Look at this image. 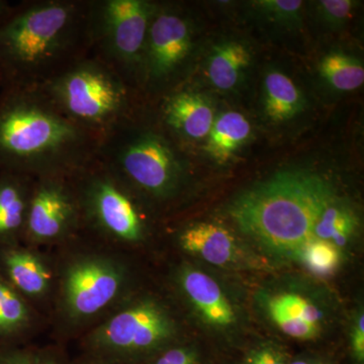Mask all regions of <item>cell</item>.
<instances>
[{
  "instance_id": "obj_1",
  "label": "cell",
  "mask_w": 364,
  "mask_h": 364,
  "mask_svg": "<svg viewBox=\"0 0 364 364\" xmlns=\"http://www.w3.org/2000/svg\"><path fill=\"white\" fill-rule=\"evenodd\" d=\"M100 138L72 122L40 86L0 88V171L75 176L97 159Z\"/></svg>"
},
{
  "instance_id": "obj_2",
  "label": "cell",
  "mask_w": 364,
  "mask_h": 364,
  "mask_svg": "<svg viewBox=\"0 0 364 364\" xmlns=\"http://www.w3.org/2000/svg\"><path fill=\"white\" fill-rule=\"evenodd\" d=\"M91 0H25L0 26L4 85L40 86L90 56Z\"/></svg>"
},
{
  "instance_id": "obj_3",
  "label": "cell",
  "mask_w": 364,
  "mask_h": 364,
  "mask_svg": "<svg viewBox=\"0 0 364 364\" xmlns=\"http://www.w3.org/2000/svg\"><path fill=\"white\" fill-rule=\"evenodd\" d=\"M336 200L331 184L318 174L287 171L250 189L232 205L239 229L260 248L279 258L296 259L313 240L314 227Z\"/></svg>"
},
{
  "instance_id": "obj_4",
  "label": "cell",
  "mask_w": 364,
  "mask_h": 364,
  "mask_svg": "<svg viewBox=\"0 0 364 364\" xmlns=\"http://www.w3.org/2000/svg\"><path fill=\"white\" fill-rule=\"evenodd\" d=\"M157 126L144 121L139 105L100 139L97 159L136 196L162 203L178 195L184 165L168 134Z\"/></svg>"
},
{
  "instance_id": "obj_5",
  "label": "cell",
  "mask_w": 364,
  "mask_h": 364,
  "mask_svg": "<svg viewBox=\"0 0 364 364\" xmlns=\"http://www.w3.org/2000/svg\"><path fill=\"white\" fill-rule=\"evenodd\" d=\"M72 122L102 138L140 105V93L95 57L40 85Z\"/></svg>"
},
{
  "instance_id": "obj_6",
  "label": "cell",
  "mask_w": 364,
  "mask_h": 364,
  "mask_svg": "<svg viewBox=\"0 0 364 364\" xmlns=\"http://www.w3.org/2000/svg\"><path fill=\"white\" fill-rule=\"evenodd\" d=\"M154 9L155 4L148 0H91V56L109 67L139 93Z\"/></svg>"
},
{
  "instance_id": "obj_7",
  "label": "cell",
  "mask_w": 364,
  "mask_h": 364,
  "mask_svg": "<svg viewBox=\"0 0 364 364\" xmlns=\"http://www.w3.org/2000/svg\"><path fill=\"white\" fill-rule=\"evenodd\" d=\"M81 225L122 243H138L146 234L138 196L97 159L70 177Z\"/></svg>"
},
{
  "instance_id": "obj_8",
  "label": "cell",
  "mask_w": 364,
  "mask_h": 364,
  "mask_svg": "<svg viewBox=\"0 0 364 364\" xmlns=\"http://www.w3.org/2000/svg\"><path fill=\"white\" fill-rule=\"evenodd\" d=\"M176 323L152 299L138 301L100 326L90 339L97 358L114 363L151 358L176 339Z\"/></svg>"
},
{
  "instance_id": "obj_9",
  "label": "cell",
  "mask_w": 364,
  "mask_h": 364,
  "mask_svg": "<svg viewBox=\"0 0 364 364\" xmlns=\"http://www.w3.org/2000/svg\"><path fill=\"white\" fill-rule=\"evenodd\" d=\"M193 50V30L174 7L155 4L144 53L141 90H159L181 70Z\"/></svg>"
},
{
  "instance_id": "obj_10",
  "label": "cell",
  "mask_w": 364,
  "mask_h": 364,
  "mask_svg": "<svg viewBox=\"0 0 364 364\" xmlns=\"http://www.w3.org/2000/svg\"><path fill=\"white\" fill-rule=\"evenodd\" d=\"M80 226V210L70 177L36 178L23 237L41 243L61 240Z\"/></svg>"
},
{
  "instance_id": "obj_11",
  "label": "cell",
  "mask_w": 364,
  "mask_h": 364,
  "mask_svg": "<svg viewBox=\"0 0 364 364\" xmlns=\"http://www.w3.org/2000/svg\"><path fill=\"white\" fill-rule=\"evenodd\" d=\"M124 280L123 268L114 261L102 257L76 261L64 279L66 312L75 320L97 315L119 296Z\"/></svg>"
},
{
  "instance_id": "obj_12",
  "label": "cell",
  "mask_w": 364,
  "mask_h": 364,
  "mask_svg": "<svg viewBox=\"0 0 364 364\" xmlns=\"http://www.w3.org/2000/svg\"><path fill=\"white\" fill-rule=\"evenodd\" d=\"M159 123L172 136L200 140L210 134L215 122L212 105L200 93L173 90L161 97Z\"/></svg>"
},
{
  "instance_id": "obj_13",
  "label": "cell",
  "mask_w": 364,
  "mask_h": 364,
  "mask_svg": "<svg viewBox=\"0 0 364 364\" xmlns=\"http://www.w3.org/2000/svg\"><path fill=\"white\" fill-rule=\"evenodd\" d=\"M178 284L198 318L218 330H228L237 324L233 304L219 282L207 272L191 267L181 268Z\"/></svg>"
},
{
  "instance_id": "obj_14",
  "label": "cell",
  "mask_w": 364,
  "mask_h": 364,
  "mask_svg": "<svg viewBox=\"0 0 364 364\" xmlns=\"http://www.w3.org/2000/svg\"><path fill=\"white\" fill-rule=\"evenodd\" d=\"M178 241L184 251L215 267L241 268L251 264L246 249L229 230L220 225H191L182 230Z\"/></svg>"
},
{
  "instance_id": "obj_15",
  "label": "cell",
  "mask_w": 364,
  "mask_h": 364,
  "mask_svg": "<svg viewBox=\"0 0 364 364\" xmlns=\"http://www.w3.org/2000/svg\"><path fill=\"white\" fill-rule=\"evenodd\" d=\"M267 312L280 331L301 341L318 337L324 320L323 311L310 299L291 291L270 296Z\"/></svg>"
},
{
  "instance_id": "obj_16",
  "label": "cell",
  "mask_w": 364,
  "mask_h": 364,
  "mask_svg": "<svg viewBox=\"0 0 364 364\" xmlns=\"http://www.w3.org/2000/svg\"><path fill=\"white\" fill-rule=\"evenodd\" d=\"M35 178L0 171V248L16 246L23 237Z\"/></svg>"
},
{
  "instance_id": "obj_17",
  "label": "cell",
  "mask_w": 364,
  "mask_h": 364,
  "mask_svg": "<svg viewBox=\"0 0 364 364\" xmlns=\"http://www.w3.org/2000/svg\"><path fill=\"white\" fill-rule=\"evenodd\" d=\"M0 273L21 296H43L49 287L47 267L37 256L18 246L0 248Z\"/></svg>"
},
{
  "instance_id": "obj_18",
  "label": "cell",
  "mask_w": 364,
  "mask_h": 364,
  "mask_svg": "<svg viewBox=\"0 0 364 364\" xmlns=\"http://www.w3.org/2000/svg\"><path fill=\"white\" fill-rule=\"evenodd\" d=\"M250 133L251 124L245 116L237 112H225L215 119L205 149L215 161L227 162Z\"/></svg>"
},
{
  "instance_id": "obj_19",
  "label": "cell",
  "mask_w": 364,
  "mask_h": 364,
  "mask_svg": "<svg viewBox=\"0 0 364 364\" xmlns=\"http://www.w3.org/2000/svg\"><path fill=\"white\" fill-rule=\"evenodd\" d=\"M303 95L286 74L270 71L264 81V109L273 122H286L303 111Z\"/></svg>"
},
{
  "instance_id": "obj_20",
  "label": "cell",
  "mask_w": 364,
  "mask_h": 364,
  "mask_svg": "<svg viewBox=\"0 0 364 364\" xmlns=\"http://www.w3.org/2000/svg\"><path fill=\"white\" fill-rule=\"evenodd\" d=\"M250 61V52L240 43L228 42L217 46L208 62V78L219 90H231L238 83Z\"/></svg>"
},
{
  "instance_id": "obj_21",
  "label": "cell",
  "mask_w": 364,
  "mask_h": 364,
  "mask_svg": "<svg viewBox=\"0 0 364 364\" xmlns=\"http://www.w3.org/2000/svg\"><path fill=\"white\" fill-rule=\"evenodd\" d=\"M30 322L25 299L0 273V348L13 347V341Z\"/></svg>"
},
{
  "instance_id": "obj_22",
  "label": "cell",
  "mask_w": 364,
  "mask_h": 364,
  "mask_svg": "<svg viewBox=\"0 0 364 364\" xmlns=\"http://www.w3.org/2000/svg\"><path fill=\"white\" fill-rule=\"evenodd\" d=\"M358 220L350 208L341 203H330L314 227V238L334 244L343 250L358 230Z\"/></svg>"
},
{
  "instance_id": "obj_23",
  "label": "cell",
  "mask_w": 364,
  "mask_h": 364,
  "mask_svg": "<svg viewBox=\"0 0 364 364\" xmlns=\"http://www.w3.org/2000/svg\"><path fill=\"white\" fill-rule=\"evenodd\" d=\"M322 77L335 90H358L364 82V68L359 60L344 53H330L321 61Z\"/></svg>"
},
{
  "instance_id": "obj_24",
  "label": "cell",
  "mask_w": 364,
  "mask_h": 364,
  "mask_svg": "<svg viewBox=\"0 0 364 364\" xmlns=\"http://www.w3.org/2000/svg\"><path fill=\"white\" fill-rule=\"evenodd\" d=\"M296 260L313 274L328 277L341 264L342 251L330 242L315 238L299 251Z\"/></svg>"
},
{
  "instance_id": "obj_25",
  "label": "cell",
  "mask_w": 364,
  "mask_h": 364,
  "mask_svg": "<svg viewBox=\"0 0 364 364\" xmlns=\"http://www.w3.org/2000/svg\"><path fill=\"white\" fill-rule=\"evenodd\" d=\"M148 364H203L200 351L193 345L169 346L150 358Z\"/></svg>"
},
{
  "instance_id": "obj_26",
  "label": "cell",
  "mask_w": 364,
  "mask_h": 364,
  "mask_svg": "<svg viewBox=\"0 0 364 364\" xmlns=\"http://www.w3.org/2000/svg\"><path fill=\"white\" fill-rule=\"evenodd\" d=\"M291 360L282 346L267 342L250 349L243 359V364H289Z\"/></svg>"
},
{
  "instance_id": "obj_27",
  "label": "cell",
  "mask_w": 364,
  "mask_h": 364,
  "mask_svg": "<svg viewBox=\"0 0 364 364\" xmlns=\"http://www.w3.org/2000/svg\"><path fill=\"white\" fill-rule=\"evenodd\" d=\"M256 6L267 16L279 21L296 20L303 6L299 0H261L255 2Z\"/></svg>"
},
{
  "instance_id": "obj_28",
  "label": "cell",
  "mask_w": 364,
  "mask_h": 364,
  "mask_svg": "<svg viewBox=\"0 0 364 364\" xmlns=\"http://www.w3.org/2000/svg\"><path fill=\"white\" fill-rule=\"evenodd\" d=\"M318 4L326 20L334 23L346 20L353 7V2L350 0H323Z\"/></svg>"
},
{
  "instance_id": "obj_29",
  "label": "cell",
  "mask_w": 364,
  "mask_h": 364,
  "mask_svg": "<svg viewBox=\"0 0 364 364\" xmlns=\"http://www.w3.org/2000/svg\"><path fill=\"white\" fill-rule=\"evenodd\" d=\"M352 358L358 364L364 363V314L363 310L356 313L350 332Z\"/></svg>"
},
{
  "instance_id": "obj_30",
  "label": "cell",
  "mask_w": 364,
  "mask_h": 364,
  "mask_svg": "<svg viewBox=\"0 0 364 364\" xmlns=\"http://www.w3.org/2000/svg\"><path fill=\"white\" fill-rule=\"evenodd\" d=\"M38 354L20 347L0 348V364H37Z\"/></svg>"
},
{
  "instance_id": "obj_31",
  "label": "cell",
  "mask_w": 364,
  "mask_h": 364,
  "mask_svg": "<svg viewBox=\"0 0 364 364\" xmlns=\"http://www.w3.org/2000/svg\"><path fill=\"white\" fill-rule=\"evenodd\" d=\"M16 4H11L7 0H0V26L11 18V14L16 11Z\"/></svg>"
},
{
  "instance_id": "obj_32",
  "label": "cell",
  "mask_w": 364,
  "mask_h": 364,
  "mask_svg": "<svg viewBox=\"0 0 364 364\" xmlns=\"http://www.w3.org/2000/svg\"><path fill=\"white\" fill-rule=\"evenodd\" d=\"M37 364H64L58 356L52 353L38 354Z\"/></svg>"
},
{
  "instance_id": "obj_33",
  "label": "cell",
  "mask_w": 364,
  "mask_h": 364,
  "mask_svg": "<svg viewBox=\"0 0 364 364\" xmlns=\"http://www.w3.org/2000/svg\"><path fill=\"white\" fill-rule=\"evenodd\" d=\"M289 364H327L324 360L316 358H299L289 361Z\"/></svg>"
},
{
  "instance_id": "obj_34",
  "label": "cell",
  "mask_w": 364,
  "mask_h": 364,
  "mask_svg": "<svg viewBox=\"0 0 364 364\" xmlns=\"http://www.w3.org/2000/svg\"><path fill=\"white\" fill-rule=\"evenodd\" d=\"M82 364H121L114 363V361L109 360V359L97 358V356H95L90 359V360L85 361Z\"/></svg>"
},
{
  "instance_id": "obj_35",
  "label": "cell",
  "mask_w": 364,
  "mask_h": 364,
  "mask_svg": "<svg viewBox=\"0 0 364 364\" xmlns=\"http://www.w3.org/2000/svg\"><path fill=\"white\" fill-rule=\"evenodd\" d=\"M4 76H2L1 72H0V88L2 87V85H4Z\"/></svg>"
}]
</instances>
